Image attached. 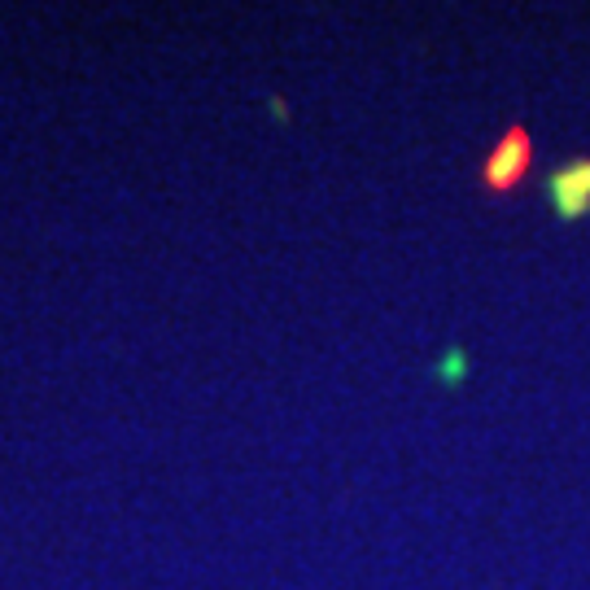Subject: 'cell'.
Returning a JSON list of instances; mask_svg holds the SVG:
<instances>
[{"instance_id":"2","label":"cell","mask_w":590,"mask_h":590,"mask_svg":"<svg viewBox=\"0 0 590 590\" xmlns=\"http://www.w3.org/2000/svg\"><path fill=\"white\" fill-rule=\"evenodd\" d=\"M552 201L560 206V215H582L590 210V162H574L552 180Z\"/></svg>"},{"instance_id":"1","label":"cell","mask_w":590,"mask_h":590,"mask_svg":"<svg viewBox=\"0 0 590 590\" xmlns=\"http://www.w3.org/2000/svg\"><path fill=\"white\" fill-rule=\"evenodd\" d=\"M530 162H534V140H530V131H525V127H508L504 140L490 149V158H486V166H482V184H486L490 193H512V188L525 180Z\"/></svg>"}]
</instances>
